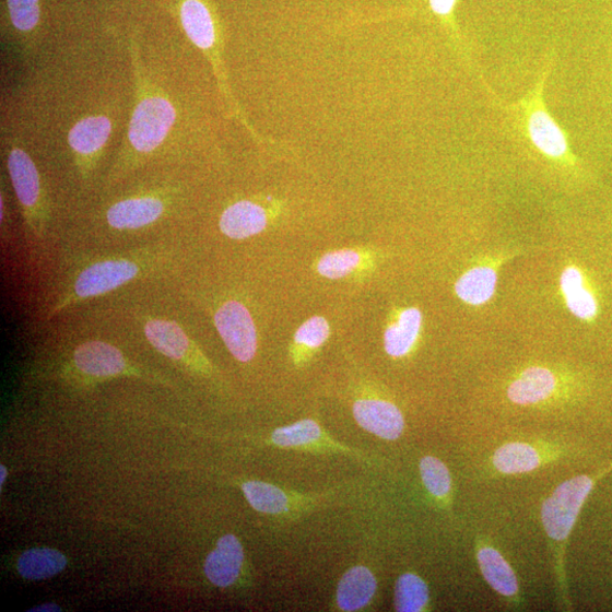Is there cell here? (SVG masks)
I'll use <instances>...</instances> for the list:
<instances>
[{"label": "cell", "instance_id": "5bb4252c", "mask_svg": "<svg viewBox=\"0 0 612 612\" xmlns=\"http://www.w3.org/2000/svg\"><path fill=\"white\" fill-rule=\"evenodd\" d=\"M9 172L20 203L33 212L40 200V177L38 169L26 153L15 148L9 156Z\"/></svg>", "mask_w": 612, "mask_h": 612}, {"label": "cell", "instance_id": "7402d4cb", "mask_svg": "<svg viewBox=\"0 0 612 612\" xmlns=\"http://www.w3.org/2000/svg\"><path fill=\"white\" fill-rule=\"evenodd\" d=\"M478 560L483 576L494 590L506 597H511L517 592L516 576L497 550L482 548L479 551Z\"/></svg>", "mask_w": 612, "mask_h": 612}, {"label": "cell", "instance_id": "30bf717a", "mask_svg": "<svg viewBox=\"0 0 612 612\" xmlns=\"http://www.w3.org/2000/svg\"><path fill=\"white\" fill-rule=\"evenodd\" d=\"M244 564V549L233 534L222 537L216 548L208 555L204 574L213 586L221 589L232 587L238 579Z\"/></svg>", "mask_w": 612, "mask_h": 612}, {"label": "cell", "instance_id": "d4e9b609", "mask_svg": "<svg viewBox=\"0 0 612 612\" xmlns=\"http://www.w3.org/2000/svg\"><path fill=\"white\" fill-rule=\"evenodd\" d=\"M428 602L425 581L413 573L398 578L395 589V608L400 612L423 611Z\"/></svg>", "mask_w": 612, "mask_h": 612}, {"label": "cell", "instance_id": "4dcf8cb0", "mask_svg": "<svg viewBox=\"0 0 612 612\" xmlns=\"http://www.w3.org/2000/svg\"><path fill=\"white\" fill-rule=\"evenodd\" d=\"M60 610H61L60 607L57 605V604H54V603H45V604H42V605H39V607H37V608L31 609L30 611H34V612H35V611H42V612H44V611H48V612H49V611H50V612H54V611H60Z\"/></svg>", "mask_w": 612, "mask_h": 612}, {"label": "cell", "instance_id": "484cf974", "mask_svg": "<svg viewBox=\"0 0 612 612\" xmlns=\"http://www.w3.org/2000/svg\"><path fill=\"white\" fill-rule=\"evenodd\" d=\"M420 472L428 493L438 499L448 496L451 489V479L448 469L440 459L433 456L422 458Z\"/></svg>", "mask_w": 612, "mask_h": 612}, {"label": "cell", "instance_id": "7a4b0ae2", "mask_svg": "<svg viewBox=\"0 0 612 612\" xmlns=\"http://www.w3.org/2000/svg\"><path fill=\"white\" fill-rule=\"evenodd\" d=\"M143 270L138 259L116 257L91 263L75 279L70 290L61 296L50 313L55 316L83 301L99 297L139 278Z\"/></svg>", "mask_w": 612, "mask_h": 612}, {"label": "cell", "instance_id": "9c48e42d", "mask_svg": "<svg viewBox=\"0 0 612 612\" xmlns=\"http://www.w3.org/2000/svg\"><path fill=\"white\" fill-rule=\"evenodd\" d=\"M73 363L84 376L92 378H110L126 374L129 363L118 349L99 341H91L78 346L73 353Z\"/></svg>", "mask_w": 612, "mask_h": 612}, {"label": "cell", "instance_id": "f546056e", "mask_svg": "<svg viewBox=\"0 0 612 612\" xmlns=\"http://www.w3.org/2000/svg\"><path fill=\"white\" fill-rule=\"evenodd\" d=\"M457 0H431L433 11L442 16L449 17L454 12Z\"/></svg>", "mask_w": 612, "mask_h": 612}, {"label": "cell", "instance_id": "e0dca14e", "mask_svg": "<svg viewBox=\"0 0 612 612\" xmlns=\"http://www.w3.org/2000/svg\"><path fill=\"white\" fill-rule=\"evenodd\" d=\"M557 381L553 373L544 367H529L508 388L509 400L518 405L540 403L554 392Z\"/></svg>", "mask_w": 612, "mask_h": 612}, {"label": "cell", "instance_id": "83f0119b", "mask_svg": "<svg viewBox=\"0 0 612 612\" xmlns=\"http://www.w3.org/2000/svg\"><path fill=\"white\" fill-rule=\"evenodd\" d=\"M330 334V327L322 317H313L305 321L296 331L294 340L297 345L310 350L322 346Z\"/></svg>", "mask_w": 612, "mask_h": 612}, {"label": "cell", "instance_id": "5b68a950", "mask_svg": "<svg viewBox=\"0 0 612 612\" xmlns=\"http://www.w3.org/2000/svg\"><path fill=\"white\" fill-rule=\"evenodd\" d=\"M175 119L176 111L168 101L162 97L142 101L131 120V144L140 152L155 150L168 136Z\"/></svg>", "mask_w": 612, "mask_h": 612}, {"label": "cell", "instance_id": "ba28073f", "mask_svg": "<svg viewBox=\"0 0 612 612\" xmlns=\"http://www.w3.org/2000/svg\"><path fill=\"white\" fill-rule=\"evenodd\" d=\"M353 416L363 431L384 440H396L404 432L402 412L387 401L360 400L353 407Z\"/></svg>", "mask_w": 612, "mask_h": 612}, {"label": "cell", "instance_id": "f1b7e54d", "mask_svg": "<svg viewBox=\"0 0 612 612\" xmlns=\"http://www.w3.org/2000/svg\"><path fill=\"white\" fill-rule=\"evenodd\" d=\"M40 0H8L10 16L14 26L27 33L40 20Z\"/></svg>", "mask_w": 612, "mask_h": 612}, {"label": "cell", "instance_id": "52a82bcc", "mask_svg": "<svg viewBox=\"0 0 612 612\" xmlns=\"http://www.w3.org/2000/svg\"><path fill=\"white\" fill-rule=\"evenodd\" d=\"M268 443L285 449L341 452L370 463L369 457L355 448L336 442L323 431L318 422L311 419L301 420L291 425L275 428L270 434Z\"/></svg>", "mask_w": 612, "mask_h": 612}, {"label": "cell", "instance_id": "8fae6325", "mask_svg": "<svg viewBox=\"0 0 612 612\" xmlns=\"http://www.w3.org/2000/svg\"><path fill=\"white\" fill-rule=\"evenodd\" d=\"M144 334L153 348L174 361L201 356L187 332L174 321L148 319L144 323Z\"/></svg>", "mask_w": 612, "mask_h": 612}, {"label": "cell", "instance_id": "603a6c76", "mask_svg": "<svg viewBox=\"0 0 612 612\" xmlns=\"http://www.w3.org/2000/svg\"><path fill=\"white\" fill-rule=\"evenodd\" d=\"M180 20L187 35L201 49H209L214 42V27L208 9L199 0H186L180 9Z\"/></svg>", "mask_w": 612, "mask_h": 612}, {"label": "cell", "instance_id": "7c38bea8", "mask_svg": "<svg viewBox=\"0 0 612 612\" xmlns=\"http://www.w3.org/2000/svg\"><path fill=\"white\" fill-rule=\"evenodd\" d=\"M164 211V202L158 198H132L111 205L107 212V222L115 229L134 231L156 223Z\"/></svg>", "mask_w": 612, "mask_h": 612}, {"label": "cell", "instance_id": "cb8c5ba5", "mask_svg": "<svg viewBox=\"0 0 612 612\" xmlns=\"http://www.w3.org/2000/svg\"><path fill=\"white\" fill-rule=\"evenodd\" d=\"M495 467L503 473H527L537 469L540 457L534 448L527 444H509L497 450Z\"/></svg>", "mask_w": 612, "mask_h": 612}, {"label": "cell", "instance_id": "2e32d148", "mask_svg": "<svg viewBox=\"0 0 612 612\" xmlns=\"http://www.w3.org/2000/svg\"><path fill=\"white\" fill-rule=\"evenodd\" d=\"M264 209L250 201H239L228 207L221 219L222 232L233 239L258 235L267 226Z\"/></svg>", "mask_w": 612, "mask_h": 612}, {"label": "cell", "instance_id": "6da1fadb", "mask_svg": "<svg viewBox=\"0 0 612 612\" xmlns=\"http://www.w3.org/2000/svg\"><path fill=\"white\" fill-rule=\"evenodd\" d=\"M549 60L536 86L518 103L506 106L520 136L541 157L562 167H574L576 157L566 131L550 114L544 101L546 80L553 69Z\"/></svg>", "mask_w": 612, "mask_h": 612}, {"label": "cell", "instance_id": "ac0fdd59", "mask_svg": "<svg viewBox=\"0 0 612 612\" xmlns=\"http://www.w3.org/2000/svg\"><path fill=\"white\" fill-rule=\"evenodd\" d=\"M422 327V314L416 308L402 311L397 321L385 331V350L391 357L408 355L417 341Z\"/></svg>", "mask_w": 612, "mask_h": 612}, {"label": "cell", "instance_id": "8992f818", "mask_svg": "<svg viewBox=\"0 0 612 612\" xmlns=\"http://www.w3.org/2000/svg\"><path fill=\"white\" fill-rule=\"evenodd\" d=\"M242 492L255 510L278 517H293L303 514L327 498V495H303L289 492V490L263 481L244 482Z\"/></svg>", "mask_w": 612, "mask_h": 612}, {"label": "cell", "instance_id": "1f68e13d", "mask_svg": "<svg viewBox=\"0 0 612 612\" xmlns=\"http://www.w3.org/2000/svg\"><path fill=\"white\" fill-rule=\"evenodd\" d=\"M0 471H2V479H0V483L3 485L8 476V470L4 466H2L0 467Z\"/></svg>", "mask_w": 612, "mask_h": 612}, {"label": "cell", "instance_id": "44dd1931", "mask_svg": "<svg viewBox=\"0 0 612 612\" xmlns=\"http://www.w3.org/2000/svg\"><path fill=\"white\" fill-rule=\"evenodd\" d=\"M111 122L107 117H87L78 122L69 134L71 148L81 156L94 155L107 142Z\"/></svg>", "mask_w": 612, "mask_h": 612}, {"label": "cell", "instance_id": "277c9868", "mask_svg": "<svg viewBox=\"0 0 612 612\" xmlns=\"http://www.w3.org/2000/svg\"><path fill=\"white\" fill-rule=\"evenodd\" d=\"M214 325L237 361L247 363L254 360L258 350V334L247 306L237 301L224 303L214 315Z\"/></svg>", "mask_w": 612, "mask_h": 612}, {"label": "cell", "instance_id": "d6986e66", "mask_svg": "<svg viewBox=\"0 0 612 612\" xmlns=\"http://www.w3.org/2000/svg\"><path fill=\"white\" fill-rule=\"evenodd\" d=\"M498 275L495 269L487 266L472 268L459 278L455 292L467 304L480 306L495 295Z\"/></svg>", "mask_w": 612, "mask_h": 612}, {"label": "cell", "instance_id": "4fadbf2b", "mask_svg": "<svg viewBox=\"0 0 612 612\" xmlns=\"http://www.w3.org/2000/svg\"><path fill=\"white\" fill-rule=\"evenodd\" d=\"M378 589L374 573L362 565L349 569L336 591V603L341 611H360L369 605Z\"/></svg>", "mask_w": 612, "mask_h": 612}, {"label": "cell", "instance_id": "4316f807", "mask_svg": "<svg viewBox=\"0 0 612 612\" xmlns=\"http://www.w3.org/2000/svg\"><path fill=\"white\" fill-rule=\"evenodd\" d=\"M360 261V255L353 250L334 251L325 255L317 269L328 280H341L353 272Z\"/></svg>", "mask_w": 612, "mask_h": 612}, {"label": "cell", "instance_id": "9a60e30c", "mask_svg": "<svg viewBox=\"0 0 612 612\" xmlns=\"http://www.w3.org/2000/svg\"><path fill=\"white\" fill-rule=\"evenodd\" d=\"M561 289L573 316L585 321H591L597 317V298L579 268L569 266L564 269L561 275Z\"/></svg>", "mask_w": 612, "mask_h": 612}, {"label": "cell", "instance_id": "3957f363", "mask_svg": "<svg viewBox=\"0 0 612 612\" xmlns=\"http://www.w3.org/2000/svg\"><path fill=\"white\" fill-rule=\"evenodd\" d=\"M592 489V480L581 475L561 484L542 507V522L550 538L565 540Z\"/></svg>", "mask_w": 612, "mask_h": 612}, {"label": "cell", "instance_id": "ffe728a7", "mask_svg": "<svg viewBox=\"0 0 612 612\" xmlns=\"http://www.w3.org/2000/svg\"><path fill=\"white\" fill-rule=\"evenodd\" d=\"M68 566L67 557L50 548H36L25 551L17 562L20 575L28 580L50 578Z\"/></svg>", "mask_w": 612, "mask_h": 612}]
</instances>
